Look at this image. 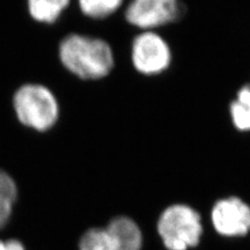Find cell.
I'll return each mask as SVG.
<instances>
[{
    "label": "cell",
    "instance_id": "cell-7",
    "mask_svg": "<svg viewBox=\"0 0 250 250\" xmlns=\"http://www.w3.org/2000/svg\"><path fill=\"white\" fill-rule=\"evenodd\" d=\"M117 250H142L143 233L139 225L127 216L112 218L105 225Z\"/></svg>",
    "mask_w": 250,
    "mask_h": 250
},
{
    "label": "cell",
    "instance_id": "cell-6",
    "mask_svg": "<svg viewBox=\"0 0 250 250\" xmlns=\"http://www.w3.org/2000/svg\"><path fill=\"white\" fill-rule=\"evenodd\" d=\"M171 54L167 43L152 31H144L132 43L131 61L139 72L151 75L167 69Z\"/></svg>",
    "mask_w": 250,
    "mask_h": 250
},
{
    "label": "cell",
    "instance_id": "cell-5",
    "mask_svg": "<svg viewBox=\"0 0 250 250\" xmlns=\"http://www.w3.org/2000/svg\"><path fill=\"white\" fill-rule=\"evenodd\" d=\"M209 217L214 229L222 237H244L250 231V207L239 197L218 200Z\"/></svg>",
    "mask_w": 250,
    "mask_h": 250
},
{
    "label": "cell",
    "instance_id": "cell-12",
    "mask_svg": "<svg viewBox=\"0 0 250 250\" xmlns=\"http://www.w3.org/2000/svg\"><path fill=\"white\" fill-rule=\"evenodd\" d=\"M0 198L10 200L16 205L19 198V187L11 172L0 167Z\"/></svg>",
    "mask_w": 250,
    "mask_h": 250
},
{
    "label": "cell",
    "instance_id": "cell-9",
    "mask_svg": "<svg viewBox=\"0 0 250 250\" xmlns=\"http://www.w3.org/2000/svg\"><path fill=\"white\" fill-rule=\"evenodd\" d=\"M77 250H117V247L105 226H93L82 233Z\"/></svg>",
    "mask_w": 250,
    "mask_h": 250
},
{
    "label": "cell",
    "instance_id": "cell-4",
    "mask_svg": "<svg viewBox=\"0 0 250 250\" xmlns=\"http://www.w3.org/2000/svg\"><path fill=\"white\" fill-rule=\"evenodd\" d=\"M182 11L178 0H131L125 17L131 25L148 31L176 21Z\"/></svg>",
    "mask_w": 250,
    "mask_h": 250
},
{
    "label": "cell",
    "instance_id": "cell-10",
    "mask_svg": "<svg viewBox=\"0 0 250 250\" xmlns=\"http://www.w3.org/2000/svg\"><path fill=\"white\" fill-rule=\"evenodd\" d=\"M231 119L238 129L249 130L250 129V87L242 88L237 99L230 104Z\"/></svg>",
    "mask_w": 250,
    "mask_h": 250
},
{
    "label": "cell",
    "instance_id": "cell-8",
    "mask_svg": "<svg viewBox=\"0 0 250 250\" xmlns=\"http://www.w3.org/2000/svg\"><path fill=\"white\" fill-rule=\"evenodd\" d=\"M71 0H27L30 17L37 22L52 24L57 22Z\"/></svg>",
    "mask_w": 250,
    "mask_h": 250
},
{
    "label": "cell",
    "instance_id": "cell-14",
    "mask_svg": "<svg viewBox=\"0 0 250 250\" xmlns=\"http://www.w3.org/2000/svg\"><path fill=\"white\" fill-rule=\"evenodd\" d=\"M0 250H26V247L19 239L0 238Z\"/></svg>",
    "mask_w": 250,
    "mask_h": 250
},
{
    "label": "cell",
    "instance_id": "cell-2",
    "mask_svg": "<svg viewBox=\"0 0 250 250\" xmlns=\"http://www.w3.org/2000/svg\"><path fill=\"white\" fill-rule=\"evenodd\" d=\"M13 107L21 124L44 132L57 124L60 104L53 92L41 83H25L15 92Z\"/></svg>",
    "mask_w": 250,
    "mask_h": 250
},
{
    "label": "cell",
    "instance_id": "cell-11",
    "mask_svg": "<svg viewBox=\"0 0 250 250\" xmlns=\"http://www.w3.org/2000/svg\"><path fill=\"white\" fill-rule=\"evenodd\" d=\"M124 0H77L81 12L91 19H104L120 9Z\"/></svg>",
    "mask_w": 250,
    "mask_h": 250
},
{
    "label": "cell",
    "instance_id": "cell-1",
    "mask_svg": "<svg viewBox=\"0 0 250 250\" xmlns=\"http://www.w3.org/2000/svg\"><path fill=\"white\" fill-rule=\"evenodd\" d=\"M59 57L70 73L84 81H95L109 74L114 68V53L103 39L70 34L60 43Z\"/></svg>",
    "mask_w": 250,
    "mask_h": 250
},
{
    "label": "cell",
    "instance_id": "cell-3",
    "mask_svg": "<svg viewBox=\"0 0 250 250\" xmlns=\"http://www.w3.org/2000/svg\"><path fill=\"white\" fill-rule=\"evenodd\" d=\"M156 229L167 250H188L199 244L201 216L191 207L177 203L163 210Z\"/></svg>",
    "mask_w": 250,
    "mask_h": 250
},
{
    "label": "cell",
    "instance_id": "cell-13",
    "mask_svg": "<svg viewBox=\"0 0 250 250\" xmlns=\"http://www.w3.org/2000/svg\"><path fill=\"white\" fill-rule=\"evenodd\" d=\"M14 202L0 198V232L4 230L6 226L10 224L14 214Z\"/></svg>",
    "mask_w": 250,
    "mask_h": 250
}]
</instances>
